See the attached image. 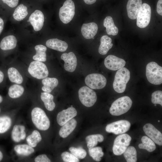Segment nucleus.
Returning a JSON list of instances; mask_svg holds the SVG:
<instances>
[{
    "mask_svg": "<svg viewBox=\"0 0 162 162\" xmlns=\"http://www.w3.org/2000/svg\"><path fill=\"white\" fill-rule=\"evenodd\" d=\"M31 115L32 122L38 129L46 130L49 129L50 121L42 109L38 107H34L32 110Z\"/></svg>",
    "mask_w": 162,
    "mask_h": 162,
    "instance_id": "nucleus-1",
    "label": "nucleus"
},
{
    "mask_svg": "<svg viewBox=\"0 0 162 162\" xmlns=\"http://www.w3.org/2000/svg\"><path fill=\"white\" fill-rule=\"evenodd\" d=\"M130 74L129 70L124 67L116 72L113 83V87L116 92L122 93L125 91L127 84L130 79Z\"/></svg>",
    "mask_w": 162,
    "mask_h": 162,
    "instance_id": "nucleus-2",
    "label": "nucleus"
},
{
    "mask_svg": "<svg viewBox=\"0 0 162 162\" xmlns=\"http://www.w3.org/2000/svg\"><path fill=\"white\" fill-rule=\"evenodd\" d=\"M132 104V100L129 97H121L112 103L110 109V112L113 116L121 115L127 112L131 107Z\"/></svg>",
    "mask_w": 162,
    "mask_h": 162,
    "instance_id": "nucleus-3",
    "label": "nucleus"
},
{
    "mask_svg": "<svg viewBox=\"0 0 162 162\" xmlns=\"http://www.w3.org/2000/svg\"><path fill=\"white\" fill-rule=\"evenodd\" d=\"M146 75L151 83L159 85L162 83V68L156 62H151L146 67Z\"/></svg>",
    "mask_w": 162,
    "mask_h": 162,
    "instance_id": "nucleus-4",
    "label": "nucleus"
},
{
    "mask_svg": "<svg viewBox=\"0 0 162 162\" xmlns=\"http://www.w3.org/2000/svg\"><path fill=\"white\" fill-rule=\"evenodd\" d=\"M28 70L32 77L38 79L46 78L49 74L46 65L40 61L34 60L29 65Z\"/></svg>",
    "mask_w": 162,
    "mask_h": 162,
    "instance_id": "nucleus-5",
    "label": "nucleus"
},
{
    "mask_svg": "<svg viewBox=\"0 0 162 162\" xmlns=\"http://www.w3.org/2000/svg\"><path fill=\"white\" fill-rule=\"evenodd\" d=\"M79 98L81 103L87 107L93 106L97 100L96 92L87 86L81 88L78 91Z\"/></svg>",
    "mask_w": 162,
    "mask_h": 162,
    "instance_id": "nucleus-6",
    "label": "nucleus"
},
{
    "mask_svg": "<svg viewBox=\"0 0 162 162\" xmlns=\"http://www.w3.org/2000/svg\"><path fill=\"white\" fill-rule=\"evenodd\" d=\"M74 4L72 0H67L60 8L59 16L61 21L64 24L69 23L74 16L75 11Z\"/></svg>",
    "mask_w": 162,
    "mask_h": 162,
    "instance_id": "nucleus-7",
    "label": "nucleus"
},
{
    "mask_svg": "<svg viewBox=\"0 0 162 162\" xmlns=\"http://www.w3.org/2000/svg\"><path fill=\"white\" fill-rule=\"evenodd\" d=\"M131 137L128 134H123L118 136L115 139L112 147L114 154L120 155L123 154L130 145Z\"/></svg>",
    "mask_w": 162,
    "mask_h": 162,
    "instance_id": "nucleus-8",
    "label": "nucleus"
},
{
    "mask_svg": "<svg viewBox=\"0 0 162 162\" xmlns=\"http://www.w3.org/2000/svg\"><path fill=\"white\" fill-rule=\"evenodd\" d=\"M86 85L91 89H101L105 87L106 80L103 75L99 74H92L88 75L85 79Z\"/></svg>",
    "mask_w": 162,
    "mask_h": 162,
    "instance_id": "nucleus-9",
    "label": "nucleus"
},
{
    "mask_svg": "<svg viewBox=\"0 0 162 162\" xmlns=\"http://www.w3.org/2000/svg\"><path fill=\"white\" fill-rule=\"evenodd\" d=\"M151 16V9L150 6L146 3L142 4L136 18L137 26L141 28L146 27L150 21Z\"/></svg>",
    "mask_w": 162,
    "mask_h": 162,
    "instance_id": "nucleus-10",
    "label": "nucleus"
},
{
    "mask_svg": "<svg viewBox=\"0 0 162 162\" xmlns=\"http://www.w3.org/2000/svg\"><path fill=\"white\" fill-rule=\"evenodd\" d=\"M130 126V124L128 121L120 120L107 124L106 130L108 133H112L116 135L124 134L128 131Z\"/></svg>",
    "mask_w": 162,
    "mask_h": 162,
    "instance_id": "nucleus-11",
    "label": "nucleus"
},
{
    "mask_svg": "<svg viewBox=\"0 0 162 162\" xmlns=\"http://www.w3.org/2000/svg\"><path fill=\"white\" fill-rule=\"evenodd\" d=\"M44 21V16L43 12L40 10H37L31 14L28 22H30L34 30L38 32L42 28Z\"/></svg>",
    "mask_w": 162,
    "mask_h": 162,
    "instance_id": "nucleus-12",
    "label": "nucleus"
},
{
    "mask_svg": "<svg viewBox=\"0 0 162 162\" xmlns=\"http://www.w3.org/2000/svg\"><path fill=\"white\" fill-rule=\"evenodd\" d=\"M146 134L154 142L159 145H162V134L152 124L147 123L143 127Z\"/></svg>",
    "mask_w": 162,
    "mask_h": 162,
    "instance_id": "nucleus-13",
    "label": "nucleus"
},
{
    "mask_svg": "<svg viewBox=\"0 0 162 162\" xmlns=\"http://www.w3.org/2000/svg\"><path fill=\"white\" fill-rule=\"evenodd\" d=\"M125 63L124 59L112 55L107 56L104 61L106 67L112 70H116L124 67Z\"/></svg>",
    "mask_w": 162,
    "mask_h": 162,
    "instance_id": "nucleus-14",
    "label": "nucleus"
},
{
    "mask_svg": "<svg viewBox=\"0 0 162 162\" xmlns=\"http://www.w3.org/2000/svg\"><path fill=\"white\" fill-rule=\"evenodd\" d=\"M61 58L64 62V68L66 71L72 72L75 70L77 64V58L73 52L64 53L61 55Z\"/></svg>",
    "mask_w": 162,
    "mask_h": 162,
    "instance_id": "nucleus-15",
    "label": "nucleus"
},
{
    "mask_svg": "<svg viewBox=\"0 0 162 162\" xmlns=\"http://www.w3.org/2000/svg\"><path fill=\"white\" fill-rule=\"evenodd\" d=\"M76 109L73 107L68 108L59 112L57 116V121L59 125L62 126L77 115Z\"/></svg>",
    "mask_w": 162,
    "mask_h": 162,
    "instance_id": "nucleus-16",
    "label": "nucleus"
},
{
    "mask_svg": "<svg viewBox=\"0 0 162 162\" xmlns=\"http://www.w3.org/2000/svg\"><path fill=\"white\" fill-rule=\"evenodd\" d=\"M142 4V0H128L127 5V10L130 19H136Z\"/></svg>",
    "mask_w": 162,
    "mask_h": 162,
    "instance_id": "nucleus-17",
    "label": "nucleus"
},
{
    "mask_svg": "<svg viewBox=\"0 0 162 162\" xmlns=\"http://www.w3.org/2000/svg\"><path fill=\"white\" fill-rule=\"evenodd\" d=\"M16 37L12 35L6 36L0 41V50L6 52L15 48L17 45Z\"/></svg>",
    "mask_w": 162,
    "mask_h": 162,
    "instance_id": "nucleus-18",
    "label": "nucleus"
},
{
    "mask_svg": "<svg viewBox=\"0 0 162 162\" xmlns=\"http://www.w3.org/2000/svg\"><path fill=\"white\" fill-rule=\"evenodd\" d=\"M98 27L95 22L84 23L82 26L81 32L82 36L86 39H94L96 34Z\"/></svg>",
    "mask_w": 162,
    "mask_h": 162,
    "instance_id": "nucleus-19",
    "label": "nucleus"
},
{
    "mask_svg": "<svg viewBox=\"0 0 162 162\" xmlns=\"http://www.w3.org/2000/svg\"><path fill=\"white\" fill-rule=\"evenodd\" d=\"M46 44L50 49L62 52L65 51L68 47V44L66 42L57 38L48 40Z\"/></svg>",
    "mask_w": 162,
    "mask_h": 162,
    "instance_id": "nucleus-20",
    "label": "nucleus"
},
{
    "mask_svg": "<svg viewBox=\"0 0 162 162\" xmlns=\"http://www.w3.org/2000/svg\"><path fill=\"white\" fill-rule=\"evenodd\" d=\"M77 124V122L74 118L70 120L62 126L60 128L59 134L63 138L67 137L74 130Z\"/></svg>",
    "mask_w": 162,
    "mask_h": 162,
    "instance_id": "nucleus-21",
    "label": "nucleus"
},
{
    "mask_svg": "<svg viewBox=\"0 0 162 162\" xmlns=\"http://www.w3.org/2000/svg\"><path fill=\"white\" fill-rule=\"evenodd\" d=\"M25 130V127L23 125H14L11 132V137L13 141L18 142L24 140L26 136Z\"/></svg>",
    "mask_w": 162,
    "mask_h": 162,
    "instance_id": "nucleus-22",
    "label": "nucleus"
},
{
    "mask_svg": "<svg viewBox=\"0 0 162 162\" xmlns=\"http://www.w3.org/2000/svg\"><path fill=\"white\" fill-rule=\"evenodd\" d=\"M42 83L43 86L42 90L45 92L50 93L58 84V79L55 78L46 77L42 79Z\"/></svg>",
    "mask_w": 162,
    "mask_h": 162,
    "instance_id": "nucleus-23",
    "label": "nucleus"
},
{
    "mask_svg": "<svg viewBox=\"0 0 162 162\" xmlns=\"http://www.w3.org/2000/svg\"><path fill=\"white\" fill-rule=\"evenodd\" d=\"M100 41L98 52L101 55H106L113 45L112 39L107 35H104L101 37Z\"/></svg>",
    "mask_w": 162,
    "mask_h": 162,
    "instance_id": "nucleus-24",
    "label": "nucleus"
},
{
    "mask_svg": "<svg viewBox=\"0 0 162 162\" xmlns=\"http://www.w3.org/2000/svg\"><path fill=\"white\" fill-rule=\"evenodd\" d=\"M103 25L106 28V31L108 34L115 36L118 34V29L115 25L112 17L106 16L104 20Z\"/></svg>",
    "mask_w": 162,
    "mask_h": 162,
    "instance_id": "nucleus-25",
    "label": "nucleus"
},
{
    "mask_svg": "<svg viewBox=\"0 0 162 162\" xmlns=\"http://www.w3.org/2000/svg\"><path fill=\"white\" fill-rule=\"evenodd\" d=\"M7 73L8 79L11 82L19 84L22 82L23 77L16 68L13 67L9 68Z\"/></svg>",
    "mask_w": 162,
    "mask_h": 162,
    "instance_id": "nucleus-26",
    "label": "nucleus"
},
{
    "mask_svg": "<svg viewBox=\"0 0 162 162\" xmlns=\"http://www.w3.org/2000/svg\"><path fill=\"white\" fill-rule=\"evenodd\" d=\"M40 98L47 110L52 111L54 110L56 105L53 101L54 97L52 95L46 92H41Z\"/></svg>",
    "mask_w": 162,
    "mask_h": 162,
    "instance_id": "nucleus-27",
    "label": "nucleus"
},
{
    "mask_svg": "<svg viewBox=\"0 0 162 162\" xmlns=\"http://www.w3.org/2000/svg\"><path fill=\"white\" fill-rule=\"evenodd\" d=\"M36 54L33 56V59L35 61L44 62L46 61V52L47 48L46 46L39 44L34 47Z\"/></svg>",
    "mask_w": 162,
    "mask_h": 162,
    "instance_id": "nucleus-28",
    "label": "nucleus"
},
{
    "mask_svg": "<svg viewBox=\"0 0 162 162\" xmlns=\"http://www.w3.org/2000/svg\"><path fill=\"white\" fill-rule=\"evenodd\" d=\"M24 88L19 84H14L8 88V94L10 98L15 99L19 98L23 94Z\"/></svg>",
    "mask_w": 162,
    "mask_h": 162,
    "instance_id": "nucleus-29",
    "label": "nucleus"
},
{
    "mask_svg": "<svg viewBox=\"0 0 162 162\" xmlns=\"http://www.w3.org/2000/svg\"><path fill=\"white\" fill-rule=\"evenodd\" d=\"M28 13L27 7L23 4H21L15 10L13 16L15 20L20 21L26 17Z\"/></svg>",
    "mask_w": 162,
    "mask_h": 162,
    "instance_id": "nucleus-30",
    "label": "nucleus"
},
{
    "mask_svg": "<svg viewBox=\"0 0 162 162\" xmlns=\"http://www.w3.org/2000/svg\"><path fill=\"white\" fill-rule=\"evenodd\" d=\"M14 149L17 154L23 156H29L34 152L33 147L25 144L16 145Z\"/></svg>",
    "mask_w": 162,
    "mask_h": 162,
    "instance_id": "nucleus-31",
    "label": "nucleus"
},
{
    "mask_svg": "<svg viewBox=\"0 0 162 162\" xmlns=\"http://www.w3.org/2000/svg\"><path fill=\"white\" fill-rule=\"evenodd\" d=\"M142 143L138 145L141 149H145L149 152L154 151L156 149V146L154 141L146 136H143L141 138Z\"/></svg>",
    "mask_w": 162,
    "mask_h": 162,
    "instance_id": "nucleus-32",
    "label": "nucleus"
},
{
    "mask_svg": "<svg viewBox=\"0 0 162 162\" xmlns=\"http://www.w3.org/2000/svg\"><path fill=\"white\" fill-rule=\"evenodd\" d=\"M41 140V136L39 132L37 130H34L27 137L26 140L29 146L34 148L37 146V144L40 142Z\"/></svg>",
    "mask_w": 162,
    "mask_h": 162,
    "instance_id": "nucleus-33",
    "label": "nucleus"
},
{
    "mask_svg": "<svg viewBox=\"0 0 162 162\" xmlns=\"http://www.w3.org/2000/svg\"><path fill=\"white\" fill-rule=\"evenodd\" d=\"M88 148H92L96 146L98 142H101L104 140L103 135L100 134L91 135L87 136L86 138Z\"/></svg>",
    "mask_w": 162,
    "mask_h": 162,
    "instance_id": "nucleus-34",
    "label": "nucleus"
},
{
    "mask_svg": "<svg viewBox=\"0 0 162 162\" xmlns=\"http://www.w3.org/2000/svg\"><path fill=\"white\" fill-rule=\"evenodd\" d=\"M124 153V156L127 162H136L137 160V152L133 146L127 148Z\"/></svg>",
    "mask_w": 162,
    "mask_h": 162,
    "instance_id": "nucleus-35",
    "label": "nucleus"
},
{
    "mask_svg": "<svg viewBox=\"0 0 162 162\" xmlns=\"http://www.w3.org/2000/svg\"><path fill=\"white\" fill-rule=\"evenodd\" d=\"M12 124L11 118L8 116L0 117V134L7 132L10 128Z\"/></svg>",
    "mask_w": 162,
    "mask_h": 162,
    "instance_id": "nucleus-36",
    "label": "nucleus"
},
{
    "mask_svg": "<svg viewBox=\"0 0 162 162\" xmlns=\"http://www.w3.org/2000/svg\"><path fill=\"white\" fill-rule=\"evenodd\" d=\"M89 154L93 159L96 161H100L101 160L104 153L102 152V148L100 147H93L89 149Z\"/></svg>",
    "mask_w": 162,
    "mask_h": 162,
    "instance_id": "nucleus-37",
    "label": "nucleus"
},
{
    "mask_svg": "<svg viewBox=\"0 0 162 162\" xmlns=\"http://www.w3.org/2000/svg\"><path fill=\"white\" fill-rule=\"evenodd\" d=\"M69 150L73 155L78 158L83 159L86 156V151L81 147L75 148L70 147Z\"/></svg>",
    "mask_w": 162,
    "mask_h": 162,
    "instance_id": "nucleus-38",
    "label": "nucleus"
},
{
    "mask_svg": "<svg viewBox=\"0 0 162 162\" xmlns=\"http://www.w3.org/2000/svg\"><path fill=\"white\" fill-rule=\"evenodd\" d=\"M151 101L154 104H159L162 106V92L158 90L153 92L152 95Z\"/></svg>",
    "mask_w": 162,
    "mask_h": 162,
    "instance_id": "nucleus-39",
    "label": "nucleus"
},
{
    "mask_svg": "<svg viewBox=\"0 0 162 162\" xmlns=\"http://www.w3.org/2000/svg\"><path fill=\"white\" fill-rule=\"evenodd\" d=\"M62 158L64 161L65 162H79L78 158L72 154L67 152H63L61 154Z\"/></svg>",
    "mask_w": 162,
    "mask_h": 162,
    "instance_id": "nucleus-40",
    "label": "nucleus"
},
{
    "mask_svg": "<svg viewBox=\"0 0 162 162\" xmlns=\"http://www.w3.org/2000/svg\"><path fill=\"white\" fill-rule=\"evenodd\" d=\"M35 162H50L51 160L45 154H42L37 156L34 159Z\"/></svg>",
    "mask_w": 162,
    "mask_h": 162,
    "instance_id": "nucleus-41",
    "label": "nucleus"
},
{
    "mask_svg": "<svg viewBox=\"0 0 162 162\" xmlns=\"http://www.w3.org/2000/svg\"><path fill=\"white\" fill-rule=\"evenodd\" d=\"M3 2L10 7L13 8L17 5L19 0H2Z\"/></svg>",
    "mask_w": 162,
    "mask_h": 162,
    "instance_id": "nucleus-42",
    "label": "nucleus"
},
{
    "mask_svg": "<svg viewBox=\"0 0 162 162\" xmlns=\"http://www.w3.org/2000/svg\"><path fill=\"white\" fill-rule=\"evenodd\" d=\"M162 0H159L157 4V12L160 15H162Z\"/></svg>",
    "mask_w": 162,
    "mask_h": 162,
    "instance_id": "nucleus-43",
    "label": "nucleus"
},
{
    "mask_svg": "<svg viewBox=\"0 0 162 162\" xmlns=\"http://www.w3.org/2000/svg\"><path fill=\"white\" fill-rule=\"evenodd\" d=\"M4 21L3 19L0 16V35L2 32L4 26Z\"/></svg>",
    "mask_w": 162,
    "mask_h": 162,
    "instance_id": "nucleus-44",
    "label": "nucleus"
},
{
    "mask_svg": "<svg viewBox=\"0 0 162 162\" xmlns=\"http://www.w3.org/2000/svg\"><path fill=\"white\" fill-rule=\"evenodd\" d=\"M5 75L3 71L0 69V85H2L4 82Z\"/></svg>",
    "mask_w": 162,
    "mask_h": 162,
    "instance_id": "nucleus-45",
    "label": "nucleus"
},
{
    "mask_svg": "<svg viewBox=\"0 0 162 162\" xmlns=\"http://www.w3.org/2000/svg\"><path fill=\"white\" fill-rule=\"evenodd\" d=\"M83 1L86 4H91L94 3L96 0H83Z\"/></svg>",
    "mask_w": 162,
    "mask_h": 162,
    "instance_id": "nucleus-46",
    "label": "nucleus"
},
{
    "mask_svg": "<svg viewBox=\"0 0 162 162\" xmlns=\"http://www.w3.org/2000/svg\"><path fill=\"white\" fill-rule=\"evenodd\" d=\"M3 158V154L1 152V151L0 150V161H1Z\"/></svg>",
    "mask_w": 162,
    "mask_h": 162,
    "instance_id": "nucleus-47",
    "label": "nucleus"
},
{
    "mask_svg": "<svg viewBox=\"0 0 162 162\" xmlns=\"http://www.w3.org/2000/svg\"><path fill=\"white\" fill-rule=\"evenodd\" d=\"M3 100V98L0 95V104L2 103Z\"/></svg>",
    "mask_w": 162,
    "mask_h": 162,
    "instance_id": "nucleus-48",
    "label": "nucleus"
},
{
    "mask_svg": "<svg viewBox=\"0 0 162 162\" xmlns=\"http://www.w3.org/2000/svg\"><path fill=\"white\" fill-rule=\"evenodd\" d=\"M1 109H0V112H1Z\"/></svg>",
    "mask_w": 162,
    "mask_h": 162,
    "instance_id": "nucleus-49",
    "label": "nucleus"
},
{
    "mask_svg": "<svg viewBox=\"0 0 162 162\" xmlns=\"http://www.w3.org/2000/svg\"><path fill=\"white\" fill-rule=\"evenodd\" d=\"M158 122H160V121H159H159H158Z\"/></svg>",
    "mask_w": 162,
    "mask_h": 162,
    "instance_id": "nucleus-50",
    "label": "nucleus"
}]
</instances>
